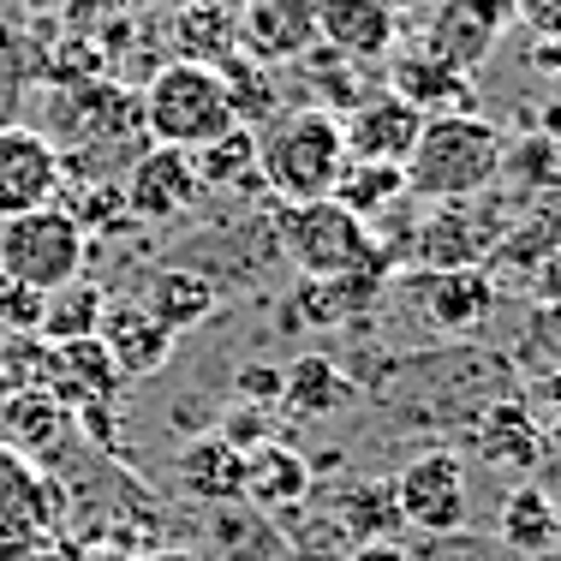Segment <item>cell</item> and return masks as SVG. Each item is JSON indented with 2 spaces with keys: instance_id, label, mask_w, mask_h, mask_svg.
I'll use <instances>...</instances> for the list:
<instances>
[{
  "instance_id": "cell-1",
  "label": "cell",
  "mask_w": 561,
  "mask_h": 561,
  "mask_svg": "<svg viewBox=\"0 0 561 561\" xmlns=\"http://www.w3.org/2000/svg\"><path fill=\"white\" fill-rule=\"evenodd\" d=\"M502 131L484 114H431L419 126V144L400 162L407 192L419 204H454L502 185Z\"/></svg>"
},
{
  "instance_id": "cell-2",
  "label": "cell",
  "mask_w": 561,
  "mask_h": 561,
  "mask_svg": "<svg viewBox=\"0 0 561 561\" xmlns=\"http://www.w3.org/2000/svg\"><path fill=\"white\" fill-rule=\"evenodd\" d=\"M346 168V138H341V114L317 108H287L257 126V185L275 204H311V197L335 192Z\"/></svg>"
},
{
  "instance_id": "cell-3",
  "label": "cell",
  "mask_w": 561,
  "mask_h": 561,
  "mask_svg": "<svg viewBox=\"0 0 561 561\" xmlns=\"http://www.w3.org/2000/svg\"><path fill=\"white\" fill-rule=\"evenodd\" d=\"M138 126L150 131V144H173V150H204L221 131H233L239 114H233V96H227L221 66H204V60L156 66L138 96Z\"/></svg>"
},
{
  "instance_id": "cell-4",
  "label": "cell",
  "mask_w": 561,
  "mask_h": 561,
  "mask_svg": "<svg viewBox=\"0 0 561 561\" xmlns=\"http://www.w3.org/2000/svg\"><path fill=\"white\" fill-rule=\"evenodd\" d=\"M275 239L287 263L305 280H341V275H389V257L377 245V227L341 209L335 197H311V204H280Z\"/></svg>"
},
{
  "instance_id": "cell-5",
  "label": "cell",
  "mask_w": 561,
  "mask_h": 561,
  "mask_svg": "<svg viewBox=\"0 0 561 561\" xmlns=\"http://www.w3.org/2000/svg\"><path fill=\"white\" fill-rule=\"evenodd\" d=\"M519 209H526V197L507 192V185H490L478 197H454V204H431L412 221L407 257L419 270H484Z\"/></svg>"
},
{
  "instance_id": "cell-6",
  "label": "cell",
  "mask_w": 561,
  "mask_h": 561,
  "mask_svg": "<svg viewBox=\"0 0 561 561\" xmlns=\"http://www.w3.org/2000/svg\"><path fill=\"white\" fill-rule=\"evenodd\" d=\"M0 270L36 293H55L90 270V233L66 204H43L0 221Z\"/></svg>"
},
{
  "instance_id": "cell-7",
  "label": "cell",
  "mask_w": 561,
  "mask_h": 561,
  "mask_svg": "<svg viewBox=\"0 0 561 561\" xmlns=\"http://www.w3.org/2000/svg\"><path fill=\"white\" fill-rule=\"evenodd\" d=\"M66 519V490L48 466L0 443V561H31Z\"/></svg>"
},
{
  "instance_id": "cell-8",
  "label": "cell",
  "mask_w": 561,
  "mask_h": 561,
  "mask_svg": "<svg viewBox=\"0 0 561 561\" xmlns=\"http://www.w3.org/2000/svg\"><path fill=\"white\" fill-rule=\"evenodd\" d=\"M394 507L400 526L431 531V538H448L472 519V484H466V466L454 460L448 448H431L419 460H407L394 472Z\"/></svg>"
},
{
  "instance_id": "cell-9",
  "label": "cell",
  "mask_w": 561,
  "mask_h": 561,
  "mask_svg": "<svg viewBox=\"0 0 561 561\" xmlns=\"http://www.w3.org/2000/svg\"><path fill=\"white\" fill-rule=\"evenodd\" d=\"M66 192V156L43 126H0V221L24 216V209L60 204Z\"/></svg>"
},
{
  "instance_id": "cell-10",
  "label": "cell",
  "mask_w": 561,
  "mask_h": 561,
  "mask_svg": "<svg viewBox=\"0 0 561 561\" xmlns=\"http://www.w3.org/2000/svg\"><path fill=\"white\" fill-rule=\"evenodd\" d=\"M507 24H514V0H436L424 12L419 48H431L436 60L460 66V72H478V66L496 55Z\"/></svg>"
},
{
  "instance_id": "cell-11",
  "label": "cell",
  "mask_w": 561,
  "mask_h": 561,
  "mask_svg": "<svg viewBox=\"0 0 561 561\" xmlns=\"http://www.w3.org/2000/svg\"><path fill=\"white\" fill-rule=\"evenodd\" d=\"M424 114L412 102H400L389 84H370L353 108L341 114V138H346V162H389L400 168L419 144Z\"/></svg>"
},
{
  "instance_id": "cell-12",
  "label": "cell",
  "mask_w": 561,
  "mask_h": 561,
  "mask_svg": "<svg viewBox=\"0 0 561 561\" xmlns=\"http://www.w3.org/2000/svg\"><path fill=\"white\" fill-rule=\"evenodd\" d=\"M407 287L419 311L431 317V329H443V335H484L502 299L490 270H412Z\"/></svg>"
},
{
  "instance_id": "cell-13",
  "label": "cell",
  "mask_w": 561,
  "mask_h": 561,
  "mask_svg": "<svg viewBox=\"0 0 561 561\" xmlns=\"http://www.w3.org/2000/svg\"><path fill=\"white\" fill-rule=\"evenodd\" d=\"M317 43L329 55L377 72L400 48V19L389 0H317Z\"/></svg>"
},
{
  "instance_id": "cell-14",
  "label": "cell",
  "mask_w": 561,
  "mask_h": 561,
  "mask_svg": "<svg viewBox=\"0 0 561 561\" xmlns=\"http://www.w3.org/2000/svg\"><path fill=\"white\" fill-rule=\"evenodd\" d=\"M119 192H126L131 221H180L185 209L204 197V180H197V168H192V150L150 144V150H138V162H131Z\"/></svg>"
},
{
  "instance_id": "cell-15",
  "label": "cell",
  "mask_w": 561,
  "mask_h": 561,
  "mask_svg": "<svg viewBox=\"0 0 561 561\" xmlns=\"http://www.w3.org/2000/svg\"><path fill=\"white\" fill-rule=\"evenodd\" d=\"M317 48V0H245L239 7V55L251 66H299Z\"/></svg>"
},
{
  "instance_id": "cell-16",
  "label": "cell",
  "mask_w": 561,
  "mask_h": 561,
  "mask_svg": "<svg viewBox=\"0 0 561 561\" xmlns=\"http://www.w3.org/2000/svg\"><path fill=\"white\" fill-rule=\"evenodd\" d=\"M389 90L400 102H412L424 119L431 114H478V90H472V72H460V66L436 60L431 48L419 43H400L389 55Z\"/></svg>"
},
{
  "instance_id": "cell-17",
  "label": "cell",
  "mask_w": 561,
  "mask_h": 561,
  "mask_svg": "<svg viewBox=\"0 0 561 561\" xmlns=\"http://www.w3.org/2000/svg\"><path fill=\"white\" fill-rule=\"evenodd\" d=\"M119 389H126V377L114 370L108 346H102L96 335L48 346V394H55L66 412H78V407H114Z\"/></svg>"
},
{
  "instance_id": "cell-18",
  "label": "cell",
  "mask_w": 561,
  "mask_h": 561,
  "mask_svg": "<svg viewBox=\"0 0 561 561\" xmlns=\"http://www.w3.org/2000/svg\"><path fill=\"white\" fill-rule=\"evenodd\" d=\"M96 341L108 346L114 370L126 382L131 377H156V370L173 358V346H180L138 299H108V311H102V323H96Z\"/></svg>"
},
{
  "instance_id": "cell-19",
  "label": "cell",
  "mask_w": 561,
  "mask_h": 561,
  "mask_svg": "<svg viewBox=\"0 0 561 561\" xmlns=\"http://www.w3.org/2000/svg\"><path fill=\"white\" fill-rule=\"evenodd\" d=\"M138 305L168 329L173 341H185L192 329H204L209 317H216V305H221V280L209 275V270H192V263H180V270H156Z\"/></svg>"
},
{
  "instance_id": "cell-20",
  "label": "cell",
  "mask_w": 561,
  "mask_h": 561,
  "mask_svg": "<svg viewBox=\"0 0 561 561\" xmlns=\"http://www.w3.org/2000/svg\"><path fill=\"white\" fill-rule=\"evenodd\" d=\"M472 448H478V460L502 466V472H531V466H538V448H543V424L531 419L526 400L502 394V400H490V407L478 412Z\"/></svg>"
},
{
  "instance_id": "cell-21",
  "label": "cell",
  "mask_w": 561,
  "mask_h": 561,
  "mask_svg": "<svg viewBox=\"0 0 561 561\" xmlns=\"http://www.w3.org/2000/svg\"><path fill=\"white\" fill-rule=\"evenodd\" d=\"M173 478L192 502L204 507H227V502H245V454H239L227 436H197L185 443V454L173 460Z\"/></svg>"
},
{
  "instance_id": "cell-22",
  "label": "cell",
  "mask_w": 561,
  "mask_h": 561,
  "mask_svg": "<svg viewBox=\"0 0 561 561\" xmlns=\"http://www.w3.org/2000/svg\"><path fill=\"white\" fill-rule=\"evenodd\" d=\"M496 538L514 556H531V561L556 556L561 550V502L538 484V478H531V484H519V490H507L502 519H496Z\"/></svg>"
},
{
  "instance_id": "cell-23",
  "label": "cell",
  "mask_w": 561,
  "mask_h": 561,
  "mask_svg": "<svg viewBox=\"0 0 561 561\" xmlns=\"http://www.w3.org/2000/svg\"><path fill=\"white\" fill-rule=\"evenodd\" d=\"M311 496V460L299 448L263 443L245 454V502L263 507V514H287Z\"/></svg>"
},
{
  "instance_id": "cell-24",
  "label": "cell",
  "mask_w": 561,
  "mask_h": 561,
  "mask_svg": "<svg viewBox=\"0 0 561 561\" xmlns=\"http://www.w3.org/2000/svg\"><path fill=\"white\" fill-rule=\"evenodd\" d=\"M173 43H180V60L227 66L239 55V7L233 0H185L173 19Z\"/></svg>"
},
{
  "instance_id": "cell-25",
  "label": "cell",
  "mask_w": 561,
  "mask_h": 561,
  "mask_svg": "<svg viewBox=\"0 0 561 561\" xmlns=\"http://www.w3.org/2000/svg\"><path fill=\"white\" fill-rule=\"evenodd\" d=\"M0 424L12 431V448L31 454V460L43 466V454H55L66 443L72 412H66L55 394H43V389H19V394H7V407H0Z\"/></svg>"
},
{
  "instance_id": "cell-26",
  "label": "cell",
  "mask_w": 561,
  "mask_h": 561,
  "mask_svg": "<svg viewBox=\"0 0 561 561\" xmlns=\"http://www.w3.org/2000/svg\"><path fill=\"white\" fill-rule=\"evenodd\" d=\"M353 400V377L341 365H329L323 353H305L280 370V407H293L299 419H329Z\"/></svg>"
},
{
  "instance_id": "cell-27",
  "label": "cell",
  "mask_w": 561,
  "mask_h": 561,
  "mask_svg": "<svg viewBox=\"0 0 561 561\" xmlns=\"http://www.w3.org/2000/svg\"><path fill=\"white\" fill-rule=\"evenodd\" d=\"M209 543L227 556V561H280L287 556V538H280V526L263 507L251 502H227V507H209Z\"/></svg>"
},
{
  "instance_id": "cell-28",
  "label": "cell",
  "mask_w": 561,
  "mask_h": 561,
  "mask_svg": "<svg viewBox=\"0 0 561 561\" xmlns=\"http://www.w3.org/2000/svg\"><path fill=\"white\" fill-rule=\"evenodd\" d=\"M102 311H108V293H102L96 280L78 275V280H66V287L43 293V323H36V341H48V346L84 341V335H96Z\"/></svg>"
},
{
  "instance_id": "cell-29",
  "label": "cell",
  "mask_w": 561,
  "mask_h": 561,
  "mask_svg": "<svg viewBox=\"0 0 561 561\" xmlns=\"http://www.w3.org/2000/svg\"><path fill=\"white\" fill-rule=\"evenodd\" d=\"M335 526L353 543H377L400 531V507H394V484H377V478H353V484L335 496ZM346 543V550H353Z\"/></svg>"
},
{
  "instance_id": "cell-30",
  "label": "cell",
  "mask_w": 561,
  "mask_h": 561,
  "mask_svg": "<svg viewBox=\"0 0 561 561\" xmlns=\"http://www.w3.org/2000/svg\"><path fill=\"white\" fill-rule=\"evenodd\" d=\"M329 197H335L341 209H353L358 221L377 227V221L400 204V197H412V192H407V173L389 168V162H346Z\"/></svg>"
},
{
  "instance_id": "cell-31",
  "label": "cell",
  "mask_w": 561,
  "mask_h": 561,
  "mask_svg": "<svg viewBox=\"0 0 561 561\" xmlns=\"http://www.w3.org/2000/svg\"><path fill=\"white\" fill-rule=\"evenodd\" d=\"M502 185H514L519 197H556L561 192V138L550 131H526V138L502 144Z\"/></svg>"
},
{
  "instance_id": "cell-32",
  "label": "cell",
  "mask_w": 561,
  "mask_h": 561,
  "mask_svg": "<svg viewBox=\"0 0 561 561\" xmlns=\"http://www.w3.org/2000/svg\"><path fill=\"white\" fill-rule=\"evenodd\" d=\"M192 168L204 192H233V185H257V126H233L216 144L192 150Z\"/></svg>"
},
{
  "instance_id": "cell-33",
  "label": "cell",
  "mask_w": 561,
  "mask_h": 561,
  "mask_svg": "<svg viewBox=\"0 0 561 561\" xmlns=\"http://www.w3.org/2000/svg\"><path fill=\"white\" fill-rule=\"evenodd\" d=\"M0 377L12 382V394H19V389H43L48 394V341L7 335V341H0Z\"/></svg>"
},
{
  "instance_id": "cell-34",
  "label": "cell",
  "mask_w": 561,
  "mask_h": 561,
  "mask_svg": "<svg viewBox=\"0 0 561 561\" xmlns=\"http://www.w3.org/2000/svg\"><path fill=\"white\" fill-rule=\"evenodd\" d=\"M72 216L84 233H119V227H131V209H126V192H119V185H84Z\"/></svg>"
},
{
  "instance_id": "cell-35",
  "label": "cell",
  "mask_w": 561,
  "mask_h": 561,
  "mask_svg": "<svg viewBox=\"0 0 561 561\" xmlns=\"http://www.w3.org/2000/svg\"><path fill=\"white\" fill-rule=\"evenodd\" d=\"M43 323V293L0 270V335H36Z\"/></svg>"
},
{
  "instance_id": "cell-36",
  "label": "cell",
  "mask_w": 561,
  "mask_h": 561,
  "mask_svg": "<svg viewBox=\"0 0 561 561\" xmlns=\"http://www.w3.org/2000/svg\"><path fill=\"white\" fill-rule=\"evenodd\" d=\"M216 436H227V443H233L239 454H251V448H263V443H270V419H263V407H245V412H227Z\"/></svg>"
},
{
  "instance_id": "cell-37",
  "label": "cell",
  "mask_w": 561,
  "mask_h": 561,
  "mask_svg": "<svg viewBox=\"0 0 561 561\" xmlns=\"http://www.w3.org/2000/svg\"><path fill=\"white\" fill-rule=\"evenodd\" d=\"M514 24H526L538 43H561V0H514Z\"/></svg>"
},
{
  "instance_id": "cell-38",
  "label": "cell",
  "mask_w": 561,
  "mask_h": 561,
  "mask_svg": "<svg viewBox=\"0 0 561 561\" xmlns=\"http://www.w3.org/2000/svg\"><path fill=\"white\" fill-rule=\"evenodd\" d=\"M239 394L257 400V407H270V400H280V370H270V365H245V370H239Z\"/></svg>"
},
{
  "instance_id": "cell-39",
  "label": "cell",
  "mask_w": 561,
  "mask_h": 561,
  "mask_svg": "<svg viewBox=\"0 0 561 561\" xmlns=\"http://www.w3.org/2000/svg\"><path fill=\"white\" fill-rule=\"evenodd\" d=\"M526 293H538L543 305H561V251H550V257L526 275Z\"/></svg>"
},
{
  "instance_id": "cell-40",
  "label": "cell",
  "mask_w": 561,
  "mask_h": 561,
  "mask_svg": "<svg viewBox=\"0 0 561 561\" xmlns=\"http://www.w3.org/2000/svg\"><path fill=\"white\" fill-rule=\"evenodd\" d=\"M341 561H419V556L400 550L394 538H377V543H353V550H346Z\"/></svg>"
},
{
  "instance_id": "cell-41",
  "label": "cell",
  "mask_w": 561,
  "mask_h": 561,
  "mask_svg": "<svg viewBox=\"0 0 561 561\" xmlns=\"http://www.w3.org/2000/svg\"><path fill=\"white\" fill-rule=\"evenodd\" d=\"M31 561H96V556H90L84 543H72V538H48Z\"/></svg>"
},
{
  "instance_id": "cell-42",
  "label": "cell",
  "mask_w": 561,
  "mask_h": 561,
  "mask_svg": "<svg viewBox=\"0 0 561 561\" xmlns=\"http://www.w3.org/2000/svg\"><path fill=\"white\" fill-rule=\"evenodd\" d=\"M389 7H394V19H400V12H431L436 0H389Z\"/></svg>"
},
{
  "instance_id": "cell-43",
  "label": "cell",
  "mask_w": 561,
  "mask_h": 561,
  "mask_svg": "<svg viewBox=\"0 0 561 561\" xmlns=\"http://www.w3.org/2000/svg\"><path fill=\"white\" fill-rule=\"evenodd\" d=\"M150 561H197L192 550H168V556H150Z\"/></svg>"
},
{
  "instance_id": "cell-44",
  "label": "cell",
  "mask_w": 561,
  "mask_h": 561,
  "mask_svg": "<svg viewBox=\"0 0 561 561\" xmlns=\"http://www.w3.org/2000/svg\"><path fill=\"white\" fill-rule=\"evenodd\" d=\"M7 394H12V382H7V377H0V407H7Z\"/></svg>"
},
{
  "instance_id": "cell-45",
  "label": "cell",
  "mask_w": 561,
  "mask_h": 561,
  "mask_svg": "<svg viewBox=\"0 0 561 561\" xmlns=\"http://www.w3.org/2000/svg\"><path fill=\"white\" fill-rule=\"evenodd\" d=\"M556 78H561V72H556Z\"/></svg>"
}]
</instances>
